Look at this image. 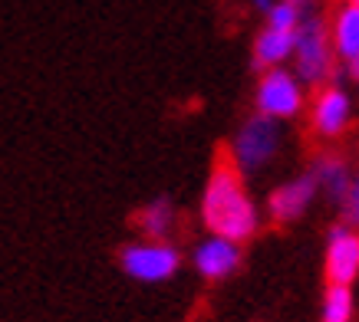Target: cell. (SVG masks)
Masks as SVG:
<instances>
[{
    "mask_svg": "<svg viewBox=\"0 0 359 322\" xmlns=\"http://www.w3.org/2000/svg\"><path fill=\"white\" fill-rule=\"evenodd\" d=\"M310 172H313V178H316L320 194H327L330 204L333 207L343 204L349 184H353V174H356L349 168V161L343 158V155H337V151H320L313 158V164H310Z\"/></svg>",
    "mask_w": 359,
    "mask_h": 322,
    "instance_id": "10",
    "label": "cell"
},
{
    "mask_svg": "<svg viewBox=\"0 0 359 322\" xmlns=\"http://www.w3.org/2000/svg\"><path fill=\"white\" fill-rule=\"evenodd\" d=\"M339 214H343V224L359 230V172L353 174V184H349L346 197H343V204H339Z\"/></svg>",
    "mask_w": 359,
    "mask_h": 322,
    "instance_id": "16",
    "label": "cell"
},
{
    "mask_svg": "<svg viewBox=\"0 0 359 322\" xmlns=\"http://www.w3.org/2000/svg\"><path fill=\"white\" fill-rule=\"evenodd\" d=\"M250 7H254V10H261V13H267L273 7V0H250Z\"/></svg>",
    "mask_w": 359,
    "mask_h": 322,
    "instance_id": "18",
    "label": "cell"
},
{
    "mask_svg": "<svg viewBox=\"0 0 359 322\" xmlns=\"http://www.w3.org/2000/svg\"><path fill=\"white\" fill-rule=\"evenodd\" d=\"M353 122V99L343 89V83L320 86L313 106H310V129L320 139H339Z\"/></svg>",
    "mask_w": 359,
    "mask_h": 322,
    "instance_id": "8",
    "label": "cell"
},
{
    "mask_svg": "<svg viewBox=\"0 0 359 322\" xmlns=\"http://www.w3.org/2000/svg\"><path fill=\"white\" fill-rule=\"evenodd\" d=\"M304 83L294 76V69L287 66H273V69H264L261 79H257V92H254V106H257V115L277 118V122H290L304 112Z\"/></svg>",
    "mask_w": 359,
    "mask_h": 322,
    "instance_id": "5",
    "label": "cell"
},
{
    "mask_svg": "<svg viewBox=\"0 0 359 322\" xmlns=\"http://www.w3.org/2000/svg\"><path fill=\"white\" fill-rule=\"evenodd\" d=\"M294 46H297V30H273L264 27L254 40V69H273V66H287L294 59Z\"/></svg>",
    "mask_w": 359,
    "mask_h": 322,
    "instance_id": "11",
    "label": "cell"
},
{
    "mask_svg": "<svg viewBox=\"0 0 359 322\" xmlns=\"http://www.w3.org/2000/svg\"><path fill=\"white\" fill-rule=\"evenodd\" d=\"M346 4H353V7H359V0H346Z\"/></svg>",
    "mask_w": 359,
    "mask_h": 322,
    "instance_id": "19",
    "label": "cell"
},
{
    "mask_svg": "<svg viewBox=\"0 0 359 322\" xmlns=\"http://www.w3.org/2000/svg\"><path fill=\"white\" fill-rule=\"evenodd\" d=\"M280 148H283V125L277 118L254 112L238 125V132H234V139L228 145V158L234 161V168L244 178H250V174L267 172L277 161Z\"/></svg>",
    "mask_w": 359,
    "mask_h": 322,
    "instance_id": "2",
    "label": "cell"
},
{
    "mask_svg": "<svg viewBox=\"0 0 359 322\" xmlns=\"http://www.w3.org/2000/svg\"><path fill=\"white\" fill-rule=\"evenodd\" d=\"M356 316V293L353 286L327 283L323 300H320V322H353Z\"/></svg>",
    "mask_w": 359,
    "mask_h": 322,
    "instance_id": "14",
    "label": "cell"
},
{
    "mask_svg": "<svg viewBox=\"0 0 359 322\" xmlns=\"http://www.w3.org/2000/svg\"><path fill=\"white\" fill-rule=\"evenodd\" d=\"M175 224H178V211L168 197H155L135 211V227L142 230L145 240H172Z\"/></svg>",
    "mask_w": 359,
    "mask_h": 322,
    "instance_id": "13",
    "label": "cell"
},
{
    "mask_svg": "<svg viewBox=\"0 0 359 322\" xmlns=\"http://www.w3.org/2000/svg\"><path fill=\"white\" fill-rule=\"evenodd\" d=\"M264 17L273 30H297L304 17H310V0H273V7Z\"/></svg>",
    "mask_w": 359,
    "mask_h": 322,
    "instance_id": "15",
    "label": "cell"
},
{
    "mask_svg": "<svg viewBox=\"0 0 359 322\" xmlns=\"http://www.w3.org/2000/svg\"><path fill=\"white\" fill-rule=\"evenodd\" d=\"M327 283L353 286L359 279V230L349 224H333L327 230V253H323Z\"/></svg>",
    "mask_w": 359,
    "mask_h": 322,
    "instance_id": "7",
    "label": "cell"
},
{
    "mask_svg": "<svg viewBox=\"0 0 359 322\" xmlns=\"http://www.w3.org/2000/svg\"><path fill=\"white\" fill-rule=\"evenodd\" d=\"M294 76L304 86H330L337 79V53L330 43V23L316 13L304 17V23L297 27Z\"/></svg>",
    "mask_w": 359,
    "mask_h": 322,
    "instance_id": "3",
    "label": "cell"
},
{
    "mask_svg": "<svg viewBox=\"0 0 359 322\" xmlns=\"http://www.w3.org/2000/svg\"><path fill=\"white\" fill-rule=\"evenodd\" d=\"M241 260H244V247L234 244V240L215 237V234H208L191 250V263H195L198 276L208 279V283H221V279L234 276L241 270Z\"/></svg>",
    "mask_w": 359,
    "mask_h": 322,
    "instance_id": "9",
    "label": "cell"
},
{
    "mask_svg": "<svg viewBox=\"0 0 359 322\" xmlns=\"http://www.w3.org/2000/svg\"><path fill=\"white\" fill-rule=\"evenodd\" d=\"M316 194H320V188H316L313 172H300V174H294V178H287L283 184H277V188L267 194L264 211H267V217H271L277 227L297 224V220L310 211V204L316 201Z\"/></svg>",
    "mask_w": 359,
    "mask_h": 322,
    "instance_id": "6",
    "label": "cell"
},
{
    "mask_svg": "<svg viewBox=\"0 0 359 322\" xmlns=\"http://www.w3.org/2000/svg\"><path fill=\"white\" fill-rule=\"evenodd\" d=\"M201 224L208 227V234L234 240L241 247L261 234V211L250 201L248 181L228 155H218L211 164L201 191Z\"/></svg>",
    "mask_w": 359,
    "mask_h": 322,
    "instance_id": "1",
    "label": "cell"
},
{
    "mask_svg": "<svg viewBox=\"0 0 359 322\" xmlns=\"http://www.w3.org/2000/svg\"><path fill=\"white\" fill-rule=\"evenodd\" d=\"M330 43H333V53L343 66L359 59V7H353V4L339 7L337 17L330 20Z\"/></svg>",
    "mask_w": 359,
    "mask_h": 322,
    "instance_id": "12",
    "label": "cell"
},
{
    "mask_svg": "<svg viewBox=\"0 0 359 322\" xmlns=\"http://www.w3.org/2000/svg\"><path fill=\"white\" fill-rule=\"evenodd\" d=\"M119 267L139 283H165L182 270V250L168 240H139L119 250Z\"/></svg>",
    "mask_w": 359,
    "mask_h": 322,
    "instance_id": "4",
    "label": "cell"
},
{
    "mask_svg": "<svg viewBox=\"0 0 359 322\" xmlns=\"http://www.w3.org/2000/svg\"><path fill=\"white\" fill-rule=\"evenodd\" d=\"M343 73H346L349 79L356 83V89H359V59H353V63H346V66H343Z\"/></svg>",
    "mask_w": 359,
    "mask_h": 322,
    "instance_id": "17",
    "label": "cell"
}]
</instances>
